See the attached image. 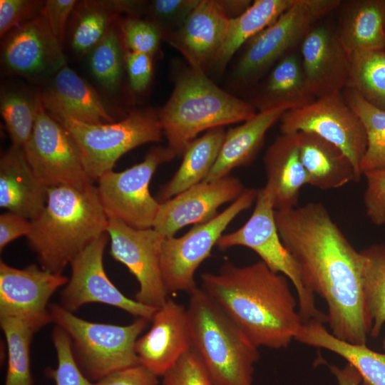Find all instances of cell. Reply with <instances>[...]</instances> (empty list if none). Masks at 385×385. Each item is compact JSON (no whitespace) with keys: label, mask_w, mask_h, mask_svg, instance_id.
<instances>
[{"label":"cell","mask_w":385,"mask_h":385,"mask_svg":"<svg viewBox=\"0 0 385 385\" xmlns=\"http://www.w3.org/2000/svg\"><path fill=\"white\" fill-rule=\"evenodd\" d=\"M274 217L307 289L326 302L330 332L342 340L366 344L372 324L363 299L360 252L321 202L275 210Z\"/></svg>","instance_id":"6da1fadb"},{"label":"cell","mask_w":385,"mask_h":385,"mask_svg":"<svg viewBox=\"0 0 385 385\" xmlns=\"http://www.w3.org/2000/svg\"><path fill=\"white\" fill-rule=\"evenodd\" d=\"M200 279L202 290L258 348H287L303 326L288 278L261 260L245 266L225 261Z\"/></svg>","instance_id":"7a4b0ae2"},{"label":"cell","mask_w":385,"mask_h":385,"mask_svg":"<svg viewBox=\"0 0 385 385\" xmlns=\"http://www.w3.org/2000/svg\"><path fill=\"white\" fill-rule=\"evenodd\" d=\"M31 222L26 237L41 267L62 274L79 253L106 233L108 218L96 186L59 185L48 188L46 205Z\"/></svg>","instance_id":"3957f363"},{"label":"cell","mask_w":385,"mask_h":385,"mask_svg":"<svg viewBox=\"0 0 385 385\" xmlns=\"http://www.w3.org/2000/svg\"><path fill=\"white\" fill-rule=\"evenodd\" d=\"M256 111L251 103L220 88L205 72L190 66L178 76L159 118L168 147L178 156L202 131L245 122Z\"/></svg>","instance_id":"277c9868"},{"label":"cell","mask_w":385,"mask_h":385,"mask_svg":"<svg viewBox=\"0 0 385 385\" xmlns=\"http://www.w3.org/2000/svg\"><path fill=\"white\" fill-rule=\"evenodd\" d=\"M195 351L212 385H252L258 347L197 287L186 307Z\"/></svg>","instance_id":"5b68a950"},{"label":"cell","mask_w":385,"mask_h":385,"mask_svg":"<svg viewBox=\"0 0 385 385\" xmlns=\"http://www.w3.org/2000/svg\"><path fill=\"white\" fill-rule=\"evenodd\" d=\"M43 105L77 143L93 181L113 170L123 155L145 143L160 141L163 134L159 112L152 109L134 111L118 122L91 124L73 118L55 106Z\"/></svg>","instance_id":"8992f818"},{"label":"cell","mask_w":385,"mask_h":385,"mask_svg":"<svg viewBox=\"0 0 385 385\" xmlns=\"http://www.w3.org/2000/svg\"><path fill=\"white\" fill-rule=\"evenodd\" d=\"M48 309L53 322L68 335L77 364L88 379L98 381L139 364L135 346L150 320L138 317L119 326L84 320L57 304Z\"/></svg>","instance_id":"52a82bcc"},{"label":"cell","mask_w":385,"mask_h":385,"mask_svg":"<svg viewBox=\"0 0 385 385\" xmlns=\"http://www.w3.org/2000/svg\"><path fill=\"white\" fill-rule=\"evenodd\" d=\"M255 203L251 216L243 225L222 235L217 243L218 249L242 246L253 250L271 270L284 275L293 284L303 323L310 320L326 323L327 314L317 308L314 294L307 289L298 265L281 240L272 195L265 187L258 190Z\"/></svg>","instance_id":"ba28073f"},{"label":"cell","mask_w":385,"mask_h":385,"mask_svg":"<svg viewBox=\"0 0 385 385\" xmlns=\"http://www.w3.org/2000/svg\"><path fill=\"white\" fill-rule=\"evenodd\" d=\"M341 0H297L275 21L252 37L237 63V85L257 81L284 55L300 46L310 29L337 10Z\"/></svg>","instance_id":"9c48e42d"},{"label":"cell","mask_w":385,"mask_h":385,"mask_svg":"<svg viewBox=\"0 0 385 385\" xmlns=\"http://www.w3.org/2000/svg\"><path fill=\"white\" fill-rule=\"evenodd\" d=\"M258 190L245 188L242 194L212 220L194 225L185 235L165 237L161 246L160 266L168 293L196 289L195 274L210 256L224 231L242 212L255 202Z\"/></svg>","instance_id":"30bf717a"},{"label":"cell","mask_w":385,"mask_h":385,"mask_svg":"<svg viewBox=\"0 0 385 385\" xmlns=\"http://www.w3.org/2000/svg\"><path fill=\"white\" fill-rule=\"evenodd\" d=\"M176 156L168 146L155 147L142 162L101 176L96 187L108 218L136 229L153 227L160 202L150 195L149 184L158 166Z\"/></svg>","instance_id":"8fae6325"},{"label":"cell","mask_w":385,"mask_h":385,"mask_svg":"<svg viewBox=\"0 0 385 385\" xmlns=\"http://www.w3.org/2000/svg\"><path fill=\"white\" fill-rule=\"evenodd\" d=\"M23 149L33 171L46 188L67 185L83 189L93 185L77 143L48 113L42 100L32 134Z\"/></svg>","instance_id":"7c38bea8"},{"label":"cell","mask_w":385,"mask_h":385,"mask_svg":"<svg viewBox=\"0 0 385 385\" xmlns=\"http://www.w3.org/2000/svg\"><path fill=\"white\" fill-rule=\"evenodd\" d=\"M283 134L312 133L339 147L350 159L359 178L367 146L364 127L345 101L342 92L317 98L299 109L286 111L280 118Z\"/></svg>","instance_id":"4fadbf2b"},{"label":"cell","mask_w":385,"mask_h":385,"mask_svg":"<svg viewBox=\"0 0 385 385\" xmlns=\"http://www.w3.org/2000/svg\"><path fill=\"white\" fill-rule=\"evenodd\" d=\"M111 238V255L135 277L139 289L135 300L159 308L168 299L161 266V246L165 236L153 229H136L108 219L106 231Z\"/></svg>","instance_id":"5bb4252c"},{"label":"cell","mask_w":385,"mask_h":385,"mask_svg":"<svg viewBox=\"0 0 385 385\" xmlns=\"http://www.w3.org/2000/svg\"><path fill=\"white\" fill-rule=\"evenodd\" d=\"M108 237L104 233L72 260L60 305L73 312L88 303H102L150 321L158 308L127 297L108 277L103 262Z\"/></svg>","instance_id":"9a60e30c"},{"label":"cell","mask_w":385,"mask_h":385,"mask_svg":"<svg viewBox=\"0 0 385 385\" xmlns=\"http://www.w3.org/2000/svg\"><path fill=\"white\" fill-rule=\"evenodd\" d=\"M68 282L62 274L36 265L23 269L0 262V317H16L41 328L53 322L48 303L54 292Z\"/></svg>","instance_id":"2e32d148"},{"label":"cell","mask_w":385,"mask_h":385,"mask_svg":"<svg viewBox=\"0 0 385 385\" xmlns=\"http://www.w3.org/2000/svg\"><path fill=\"white\" fill-rule=\"evenodd\" d=\"M4 38L1 62L10 73L38 79L55 75L66 66L61 44L41 11Z\"/></svg>","instance_id":"e0dca14e"},{"label":"cell","mask_w":385,"mask_h":385,"mask_svg":"<svg viewBox=\"0 0 385 385\" xmlns=\"http://www.w3.org/2000/svg\"><path fill=\"white\" fill-rule=\"evenodd\" d=\"M245 190L241 181L230 175L196 184L160 203L153 228L170 237L188 225L207 222L220 207L236 200Z\"/></svg>","instance_id":"ac0fdd59"},{"label":"cell","mask_w":385,"mask_h":385,"mask_svg":"<svg viewBox=\"0 0 385 385\" xmlns=\"http://www.w3.org/2000/svg\"><path fill=\"white\" fill-rule=\"evenodd\" d=\"M299 48L306 82L316 98L342 92L347 87L350 58L336 26L319 21L306 35Z\"/></svg>","instance_id":"d6986e66"},{"label":"cell","mask_w":385,"mask_h":385,"mask_svg":"<svg viewBox=\"0 0 385 385\" xmlns=\"http://www.w3.org/2000/svg\"><path fill=\"white\" fill-rule=\"evenodd\" d=\"M149 331L138 338L135 349L138 363L158 376L167 372L192 349L186 307L168 299L158 308Z\"/></svg>","instance_id":"ffe728a7"},{"label":"cell","mask_w":385,"mask_h":385,"mask_svg":"<svg viewBox=\"0 0 385 385\" xmlns=\"http://www.w3.org/2000/svg\"><path fill=\"white\" fill-rule=\"evenodd\" d=\"M217 0H200L182 27L165 39L178 49L190 66L209 69L230 21Z\"/></svg>","instance_id":"44dd1931"},{"label":"cell","mask_w":385,"mask_h":385,"mask_svg":"<svg viewBox=\"0 0 385 385\" xmlns=\"http://www.w3.org/2000/svg\"><path fill=\"white\" fill-rule=\"evenodd\" d=\"M46 188L31 168L23 148L11 145L0 158V206L29 220L43 209Z\"/></svg>","instance_id":"7402d4cb"},{"label":"cell","mask_w":385,"mask_h":385,"mask_svg":"<svg viewBox=\"0 0 385 385\" xmlns=\"http://www.w3.org/2000/svg\"><path fill=\"white\" fill-rule=\"evenodd\" d=\"M267 181L275 210L296 207L301 188L309 179L301 162L296 134L279 135L264 156Z\"/></svg>","instance_id":"603a6c76"},{"label":"cell","mask_w":385,"mask_h":385,"mask_svg":"<svg viewBox=\"0 0 385 385\" xmlns=\"http://www.w3.org/2000/svg\"><path fill=\"white\" fill-rule=\"evenodd\" d=\"M285 111L284 108L258 111L242 124L228 130L216 162L204 181L220 179L236 168L250 164L262 147L266 133Z\"/></svg>","instance_id":"cb8c5ba5"},{"label":"cell","mask_w":385,"mask_h":385,"mask_svg":"<svg viewBox=\"0 0 385 385\" xmlns=\"http://www.w3.org/2000/svg\"><path fill=\"white\" fill-rule=\"evenodd\" d=\"M336 26L349 54L385 50V0L341 1Z\"/></svg>","instance_id":"d4e9b609"},{"label":"cell","mask_w":385,"mask_h":385,"mask_svg":"<svg viewBox=\"0 0 385 385\" xmlns=\"http://www.w3.org/2000/svg\"><path fill=\"white\" fill-rule=\"evenodd\" d=\"M295 134L309 185L330 190L359 181L351 161L339 147L312 133Z\"/></svg>","instance_id":"484cf974"},{"label":"cell","mask_w":385,"mask_h":385,"mask_svg":"<svg viewBox=\"0 0 385 385\" xmlns=\"http://www.w3.org/2000/svg\"><path fill=\"white\" fill-rule=\"evenodd\" d=\"M316 99L307 86L301 56L294 50L272 67L262 86L249 102L259 111H289L305 107Z\"/></svg>","instance_id":"4316f807"},{"label":"cell","mask_w":385,"mask_h":385,"mask_svg":"<svg viewBox=\"0 0 385 385\" xmlns=\"http://www.w3.org/2000/svg\"><path fill=\"white\" fill-rule=\"evenodd\" d=\"M41 96L43 103L55 106L79 121H114L96 91L66 65L55 74L51 87Z\"/></svg>","instance_id":"83f0119b"},{"label":"cell","mask_w":385,"mask_h":385,"mask_svg":"<svg viewBox=\"0 0 385 385\" xmlns=\"http://www.w3.org/2000/svg\"><path fill=\"white\" fill-rule=\"evenodd\" d=\"M294 340L325 349L344 358L359 373L361 385H385V354L374 351L366 344L342 340L321 322L310 320L304 323Z\"/></svg>","instance_id":"f1b7e54d"},{"label":"cell","mask_w":385,"mask_h":385,"mask_svg":"<svg viewBox=\"0 0 385 385\" xmlns=\"http://www.w3.org/2000/svg\"><path fill=\"white\" fill-rule=\"evenodd\" d=\"M297 0H255L240 15L230 19L210 68L222 73L238 49L275 21Z\"/></svg>","instance_id":"f546056e"},{"label":"cell","mask_w":385,"mask_h":385,"mask_svg":"<svg viewBox=\"0 0 385 385\" xmlns=\"http://www.w3.org/2000/svg\"><path fill=\"white\" fill-rule=\"evenodd\" d=\"M225 133L224 127L210 129L187 146L178 169L155 197L160 203L205 180L216 162Z\"/></svg>","instance_id":"4dcf8cb0"},{"label":"cell","mask_w":385,"mask_h":385,"mask_svg":"<svg viewBox=\"0 0 385 385\" xmlns=\"http://www.w3.org/2000/svg\"><path fill=\"white\" fill-rule=\"evenodd\" d=\"M359 252L363 299L372 324L369 334L377 337L385 324V245L373 244Z\"/></svg>","instance_id":"1f68e13d"},{"label":"cell","mask_w":385,"mask_h":385,"mask_svg":"<svg viewBox=\"0 0 385 385\" xmlns=\"http://www.w3.org/2000/svg\"><path fill=\"white\" fill-rule=\"evenodd\" d=\"M1 328L8 349L5 385H33L30 369V345L34 334L41 327L16 317H0Z\"/></svg>","instance_id":"d6a6232c"},{"label":"cell","mask_w":385,"mask_h":385,"mask_svg":"<svg viewBox=\"0 0 385 385\" xmlns=\"http://www.w3.org/2000/svg\"><path fill=\"white\" fill-rule=\"evenodd\" d=\"M348 86L366 101L385 111V50L349 54Z\"/></svg>","instance_id":"836d02e7"},{"label":"cell","mask_w":385,"mask_h":385,"mask_svg":"<svg viewBox=\"0 0 385 385\" xmlns=\"http://www.w3.org/2000/svg\"><path fill=\"white\" fill-rule=\"evenodd\" d=\"M343 97L360 118L364 127L367 146L361 162L362 175L369 171L385 168V111L366 101L350 88L342 91Z\"/></svg>","instance_id":"e575fe53"},{"label":"cell","mask_w":385,"mask_h":385,"mask_svg":"<svg viewBox=\"0 0 385 385\" xmlns=\"http://www.w3.org/2000/svg\"><path fill=\"white\" fill-rule=\"evenodd\" d=\"M41 103V95L9 89L1 94L0 109L12 145L21 148L29 141Z\"/></svg>","instance_id":"d590c367"},{"label":"cell","mask_w":385,"mask_h":385,"mask_svg":"<svg viewBox=\"0 0 385 385\" xmlns=\"http://www.w3.org/2000/svg\"><path fill=\"white\" fill-rule=\"evenodd\" d=\"M83 7L74 27L71 45L76 52L91 51L102 39L113 19L118 14L110 1H83Z\"/></svg>","instance_id":"8d00e7d4"},{"label":"cell","mask_w":385,"mask_h":385,"mask_svg":"<svg viewBox=\"0 0 385 385\" xmlns=\"http://www.w3.org/2000/svg\"><path fill=\"white\" fill-rule=\"evenodd\" d=\"M123 53L119 36L110 27L91 51L90 67L99 83L110 91H115L122 75Z\"/></svg>","instance_id":"74e56055"},{"label":"cell","mask_w":385,"mask_h":385,"mask_svg":"<svg viewBox=\"0 0 385 385\" xmlns=\"http://www.w3.org/2000/svg\"><path fill=\"white\" fill-rule=\"evenodd\" d=\"M52 339L58 364L55 369H48L47 372L56 385H94L89 381L77 364L71 339L66 332L56 326L53 332Z\"/></svg>","instance_id":"f35d334b"},{"label":"cell","mask_w":385,"mask_h":385,"mask_svg":"<svg viewBox=\"0 0 385 385\" xmlns=\"http://www.w3.org/2000/svg\"><path fill=\"white\" fill-rule=\"evenodd\" d=\"M200 0H154L147 2L145 13L166 38L179 30Z\"/></svg>","instance_id":"ab89813d"},{"label":"cell","mask_w":385,"mask_h":385,"mask_svg":"<svg viewBox=\"0 0 385 385\" xmlns=\"http://www.w3.org/2000/svg\"><path fill=\"white\" fill-rule=\"evenodd\" d=\"M123 41L129 51L152 56L160 44L162 34L159 29L150 20L137 16H129L120 26Z\"/></svg>","instance_id":"60d3db41"},{"label":"cell","mask_w":385,"mask_h":385,"mask_svg":"<svg viewBox=\"0 0 385 385\" xmlns=\"http://www.w3.org/2000/svg\"><path fill=\"white\" fill-rule=\"evenodd\" d=\"M163 385H212L200 357L191 349L163 376Z\"/></svg>","instance_id":"b9f144b4"},{"label":"cell","mask_w":385,"mask_h":385,"mask_svg":"<svg viewBox=\"0 0 385 385\" xmlns=\"http://www.w3.org/2000/svg\"><path fill=\"white\" fill-rule=\"evenodd\" d=\"M43 4L44 1L36 0H0L1 38L36 16Z\"/></svg>","instance_id":"7bdbcfd3"},{"label":"cell","mask_w":385,"mask_h":385,"mask_svg":"<svg viewBox=\"0 0 385 385\" xmlns=\"http://www.w3.org/2000/svg\"><path fill=\"white\" fill-rule=\"evenodd\" d=\"M366 188L364 194L366 215L376 226L385 224V168L364 173Z\"/></svg>","instance_id":"ee69618b"},{"label":"cell","mask_w":385,"mask_h":385,"mask_svg":"<svg viewBox=\"0 0 385 385\" xmlns=\"http://www.w3.org/2000/svg\"><path fill=\"white\" fill-rule=\"evenodd\" d=\"M124 59L131 88L137 93L143 92L152 78L151 56L128 51Z\"/></svg>","instance_id":"f6af8a7d"},{"label":"cell","mask_w":385,"mask_h":385,"mask_svg":"<svg viewBox=\"0 0 385 385\" xmlns=\"http://www.w3.org/2000/svg\"><path fill=\"white\" fill-rule=\"evenodd\" d=\"M158 376L140 364L114 371L94 385H158Z\"/></svg>","instance_id":"bcb514c9"},{"label":"cell","mask_w":385,"mask_h":385,"mask_svg":"<svg viewBox=\"0 0 385 385\" xmlns=\"http://www.w3.org/2000/svg\"><path fill=\"white\" fill-rule=\"evenodd\" d=\"M75 0H47L44 1L41 13L51 31L62 44L68 18L76 5Z\"/></svg>","instance_id":"7dc6e473"},{"label":"cell","mask_w":385,"mask_h":385,"mask_svg":"<svg viewBox=\"0 0 385 385\" xmlns=\"http://www.w3.org/2000/svg\"><path fill=\"white\" fill-rule=\"evenodd\" d=\"M31 227V220L11 212L0 215V250L13 240L27 236Z\"/></svg>","instance_id":"c3c4849f"},{"label":"cell","mask_w":385,"mask_h":385,"mask_svg":"<svg viewBox=\"0 0 385 385\" xmlns=\"http://www.w3.org/2000/svg\"><path fill=\"white\" fill-rule=\"evenodd\" d=\"M329 369L337 378L339 385H360L361 383L359 373L348 363L343 368L330 365Z\"/></svg>","instance_id":"681fc988"},{"label":"cell","mask_w":385,"mask_h":385,"mask_svg":"<svg viewBox=\"0 0 385 385\" xmlns=\"http://www.w3.org/2000/svg\"><path fill=\"white\" fill-rule=\"evenodd\" d=\"M220 4L229 16L232 19L242 14L252 4L248 0L219 1Z\"/></svg>","instance_id":"f907efd6"},{"label":"cell","mask_w":385,"mask_h":385,"mask_svg":"<svg viewBox=\"0 0 385 385\" xmlns=\"http://www.w3.org/2000/svg\"><path fill=\"white\" fill-rule=\"evenodd\" d=\"M383 348H384V349L385 351V339H384V340L383 342Z\"/></svg>","instance_id":"816d5d0a"}]
</instances>
